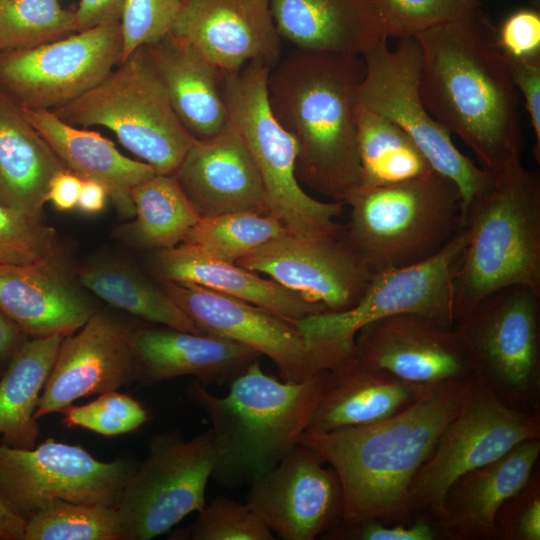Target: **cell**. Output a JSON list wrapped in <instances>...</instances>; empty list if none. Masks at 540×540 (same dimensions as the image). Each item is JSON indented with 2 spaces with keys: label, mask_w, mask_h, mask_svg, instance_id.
<instances>
[{
  "label": "cell",
  "mask_w": 540,
  "mask_h": 540,
  "mask_svg": "<svg viewBox=\"0 0 540 540\" xmlns=\"http://www.w3.org/2000/svg\"><path fill=\"white\" fill-rule=\"evenodd\" d=\"M414 37L422 53L420 95L430 115L484 170L494 174L521 161L519 92L490 16L479 7Z\"/></svg>",
  "instance_id": "obj_1"
},
{
  "label": "cell",
  "mask_w": 540,
  "mask_h": 540,
  "mask_svg": "<svg viewBox=\"0 0 540 540\" xmlns=\"http://www.w3.org/2000/svg\"><path fill=\"white\" fill-rule=\"evenodd\" d=\"M469 379L436 385L402 412L376 423L302 434L299 444L340 479L342 524L415 519L412 483L457 414Z\"/></svg>",
  "instance_id": "obj_2"
},
{
  "label": "cell",
  "mask_w": 540,
  "mask_h": 540,
  "mask_svg": "<svg viewBox=\"0 0 540 540\" xmlns=\"http://www.w3.org/2000/svg\"><path fill=\"white\" fill-rule=\"evenodd\" d=\"M359 55L296 49L268 75L271 110L298 146L300 184L347 204L360 186Z\"/></svg>",
  "instance_id": "obj_3"
},
{
  "label": "cell",
  "mask_w": 540,
  "mask_h": 540,
  "mask_svg": "<svg viewBox=\"0 0 540 540\" xmlns=\"http://www.w3.org/2000/svg\"><path fill=\"white\" fill-rule=\"evenodd\" d=\"M327 373L286 382L265 373L255 360L229 383L224 396L191 381L186 394L207 415L216 446L211 478L234 489L274 468L307 430Z\"/></svg>",
  "instance_id": "obj_4"
},
{
  "label": "cell",
  "mask_w": 540,
  "mask_h": 540,
  "mask_svg": "<svg viewBox=\"0 0 540 540\" xmlns=\"http://www.w3.org/2000/svg\"><path fill=\"white\" fill-rule=\"evenodd\" d=\"M466 244L453 284L454 323L512 285L540 292V177L521 161L493 174L468 203Z\"/></svg>",
  "instance_id": "obj_5"
},
{
  "label": "cell",
  "mask_w": 540,
  "mask_h": 540,
  "mask_svg": "<svg viewBox=\"0 0 540 540\" xmlns=\"http://www.w3.org/2000/svg\"><path fill=\"white\" fill-rule=\"evenodd\" d=\"M347 204L340 236L372 276L435 256L462 228L459 189L435 171L358 191Z\"/></svg>",
  "instance_id": "obj_6"
},
{
  "label": "cell",
  "mask_w": 540,
  "mask_h": 540,
  "mask_svg": "<svg viewBox=\"0 0 540 540\" xmlns=\"http://www.w3.org/2000/svg\"><path fill=\"white\" fill-rule=\"evenodd\" d=\"M271 67L253 62L224 73L222 90L229 123L247 148L263 183L269 214L286 229L306 238L338 236L342 202L307 194L296 176L298 146L274 116L267 90Z\"/></svg>",
  "instance_id": "obj_7"
},
{
  "label": "cell",
  "mask_w": 540,
  "mask_h": 540,
  "mask_svg": "<svg viewBox=\"0 0 540 540\" xmlns=\"http://www.w3.org/2000/svg\"><path fill=\"white\" fill-rule=\"evenodd\" d=\"M118 65L93 89L52 111L74 126L110 129L157 174H173L196 139L176 116L145 47Z\"/></svg>",
  "instance_id": "obj_8"
},
{
  "label": "cell",
  "mask_w": 540,
  "mask_h": 540,
  "mask_svg": "<svg viewBox=\"0 0 540 540\" xmlns=\"http://www.w3.org/2000/svg\"><path fill=\"white\" fill-rule=\"evenodd\" d=\"M465 244L462 227L435 256L373 276L352 308L308 315L296 326L329 370L351 355L356 333L375 320L413 314L452 329L454 276Z\"/></svg>",
  "instance_id": "obj_9"
},
{
  "label": "cell",
  "mask_w": 540,
  "mask_h": 540,
  "mask_svg": "<svg viewBox=\"0 0 540 540\" xmlns=\"http://www.w3.org/2000/svg\"><path fill=\"white\" fill-rule=\"evenodd\" d=\"M472 376L508 406L540 410V292L497 290L453 326Z\"/></svg>",
  "instance_id": "obj_10"
},
{
  "label": "cell",
  "mask_w": 540,
  "mask_h": 540,
  "mask_svg": "<svg viewBox=\"0 0 540 540\" xmlns=\"http://www.w3.org/2000/svg\"><path fill=\"white\" fill-rule=\"evenodd\" d=\"M364 75L358 104L403 130L432 169L452 180L461 195L463 213L471 199L492 180L493 173L462 154L449 134L427 111L420 95L422 53L417 39H398L395 49L383 38L362 54Z\"/></svg>",
  "instance_id": "obj_11"
},
{
  "label": "cell",
  "mask_w": 540,
  "mask_h": 540,
  "mask_svg": "<svg viewBox=\"0 0 540 540\" xmlns=\"http://www.w3.org/2000/svg\"><path fill=\"white\" fill-rule=\"evenodd\" d=\"M216 459L210 428L190 439L177 429L152 435L116 505L122 540H151L201 511Z\"/></svg>",
  "instance_id": "obj_12"
},
{
  "label": "cell",
  "mask_w": 540,
  "mask_h": 540,
  "mask_svg": "<svg viewBox=\"0 0 540 540\" xmlns=\"http://www.w3.org/2000/svg\"><path fill=\"white\" fill-rule=\"evenodd\" d=\"M537 438L540 410L512 408L471 376L457 414L412 483L414 515L428 514L438 520L444 496L458 477Z\"/></svg>",
  "instance_id": "obj_13"
},
{
  "label": "cell",
  "mask_w": 540,
  "mask_h": 540,
  "mask_svg": "<svg viewBox=\"0 0 540 540\" xmlns=\"http://www.w3.org/2000/svg\"><path fill=\"white\" fill-rule=\"evenodd\" d=\"M135 466L123 457L99 461L53 438L29 449L0 443V499L25 521L56 500L116 507Z\"/></svg>",
  "instance_id": "obj_14"
},
{
  "label": "cell",
  "mask_w": 540,
  "mask_h": 540,
  "mask_svg": "<svg viewBox=\"0 0 540 540\" xmlns=\"http://www.w3.org/2000/svg\"><path fill=\"white\" fill-rule=\"evenodd\" d=\"M120 22L34 48L0 52V87L22 108L54 110L97 86L121 61Z\"/></svg>",
  "instance_id": "obj_15"
},
{
  "label": "cell",
  "mask_w": 540,
  "mask_h": 540,
  "mask_svg": "<svg viewBox=\"0 0 540 540\" xmlns=\"http://www.w3.org/2000/svg\"><path fill=\"white\" fill-rule=\"evenodd\" d=\"M159 286L202 334L237 342L267 356L281 380L300 382L327 370L294 321L194 283L159 280Z\"/></svg>",
  "instance_id": "obj_16"
},
{
  "label": "cell",
  "mask_w": 540,
  "mask_h": 540,
  "mask_svg": "<svg viewBox=\"0 0 540 540\" xmlns=\"http://www.w3.org/2000/svg\"><path fill=\"white\" fill-rule=\"evenodd\" d=\"M245 503L283 540L321 538L343 519L337 473L301 444L249 484Z\"/></svg>",
  "instance_id": "obj_17"
},
{
  "label": "cell",
  "mask_w": 540,
  "mask_h": 540,
  "mask_svg": "<svg viewBox=\"0 0 540 540\" xmlns=\"http://www.w3.org/2000/svg\"><path fill=\"white\" fill-rule=\"evenodd\" d=\"M236 264L267 275L326 312L352 308L373 277L340 234L306 238L286 232Z\"/></svg>",
  "instance_id": "obj_18"
},
{
  "label": "cell",
  "mask_w": 540,
  "mask_h": 540,
  "mask_svg": "<svg viewBox=\"0 0 540 540\" xmlns=\"http://www.w3.org/2000/svg\"><path fill=\"white\" fill-rule=\"evenodd\" d=\"M132 328L112 315L95 311L62 340L34 417L60 412L74 401L136 381Z\"/></svg>",
  "instance_id": "obj_19"
},
{
  "label": "cell",
  "mask_w": 540,
  "mask_h": 540,
  "mask_svg": "<svg viewBox=\"0 0 540 540\" xmlns=\"http://www.w3.org/2000/svg\"><path fill=\"white\" fill-rule=\"evenodd\" d=\"M350 358L406 382L423 386L472 376L453 329L413 314L384 317L356 333Z\"/></svg>",
  "instance_id": "obj_20"
},
{
  "label": "cell",
  "mask_w": 540,
  "mask_h": 540,
  "mask_svg": "<svg viewBox=\"0 0 540 540\" xmlns=\"http://www.w3.org/2000/svg\"><path fill=\"white\" fill-rule=\"evenodd\" d=\"M170 34L223 73L280 61L282 38L268 0H182Z\"/></svg>",
  "instance_id": "obj_21"
},
{
  "label": "cell",
  "mask_w": 540,
  "mask_h": 540,
  "mask_svg": "<svg viewBox=\"0 0 540 540\" xmlns=\"http://www.w3.org/2000/svg\"><path fill=\"white\" fill-rule=\"evenodd\" d=\"M173 176L199 217L269 214L258 170L230 123L216 136L196 140Z\"/></svg>",
  "instance_id": "obj_22"
},
{
  "label": "cell",
  "mask_w": 540,
  "mask_h": 540,
  "mask_svg": "<svg viewBox=\"0 0 540 540\" xmlns=\"http://www.w3.org/2000/svg\"><path fill=\"white\" fill-rule=\"evenodd\" d=\"M540 459V438L468 471L448 488L438 524L444 540H500L496 516L502 504L530 480Z\"/></svg>",
  "instance_id": "obj_23"
},
{
  "label": "cell",
  "mask_w": 540,
  "mask_h": 540,
  "mask_svg": "<svg viewBox=\"0 0 540 540\" xmlns=\"http://www.w3.org/2000/svg\"><path fill=\"white\" fill-rule=\"evenodd\" d=\"M130 342L136 381L154 385L180 376H194L205 386L230 383L260 356L237 342L170 327H135Z\"/></svg>",
  "instance_id": "obj_24"
},
{
  "label": "cell",
  "mask_w": 540,
  "mask_h": 540,
  "mask_svg": "<svg viewBox=\"0 0 540 540\" xmlns=\"http://www.w3.org/2000/svg\"><path fill=\"white\" fill-rule=\"evenodd\" d=\"M95 311L67 276L62 256L0 265V312L28 338L68 336Z\"/></svg>",
  "instance_id": "obj_25"
},
{
  "label": "cell",
  "mask_w": 540,
  "mask_h": 540,
  "mask_svg": "<svg viewBox=\"0 0 540 540\" xmlns=\"http://www.w3.org/2000/svg\"><path fill=\"white\" fill-rule=\"evenodd\" d=\"M433 387L403 381L348 357L328 370L321 398L307 430L330 431L388 419L411 406Z\"/></svg>",
  "instance_id": "obj_26"
},
{
  "label": "cell",
  "mask_w": 540,
  "mask_h": 540,
  "mask_svg": "<svg viewBox=\"0 0 540 540\" xmlns=\"http://www.w3.org/2000/svg\"><path fill=\"white\" fill-rule=\"evenodd\" d=\"M22 109L68 170L102 184L121 216L135 215L131 190L157 174L152 166L124 156L109 139L63 121L52 110Z\"/></svg>",
  "instance_id": "obj_27"
},
{
  "label": "cell",
  "mask_w": 540,
  "mask_h": 540,
  "mask_svg": "<svg viewBox=\"0 0 540 540\" xmlns=\"http://www.w3.org/2000/svg\"><path fill=\"white\" fill-rule=\"evenodd\" d=\"M170 104L196 140L219 134L229 123L223 97V72L170 33L144 46Z\"/></svg>",
  "instance_id": "obj_28"
},
{
  "label": "cell",
  "mask_w": 540,
  "mask_h": 540,
  "mask_svg": "<svg viewBox=\"0 0 540 540\" xmlns=\"http://www.w3.org/2000/svg\"><path fill=\"white\" fill-rule=\"evenodd\" d=\"M149 272L158 280L194 283L294 322L326 312L322 306L305 300L270 278H262L236 263L211 258L183 243L154 251Z\"/></svg>",
  "instance_id": "obj_29"
},
{
  "label": "cell",
  "mask_w": 540,
  "mask_h": 540,
  "mask_svg": "<svg viewBox=\"0 0 540 540\" xmlns=\"http://www.w3.org/2000/svg\"><path fill=\"white\" fill-rule=\"evenodd\" d=\"M268 1L280 37L296 49L361 56L387 38L370 0Z\"/></svg>",
  "instance_id": "obj_30"
},
{
  "label": "cell",
  "mask_w": 540,
  "mask_h": 540,
  "mask_svg": "<svg viewBox=\"0 0 540 540\" xmlns=\"http://www.w3.org/2000/svg\"><path fill=\"white\" fill-rule=\"evenodd\" d=\"M67 169L0 87V204L42 216L52 178Z\"/></svg>",
  "instance_id": "obj_31"
},
{
  "label": "cell",
  "mask_w": 540,
  "mask_h": 540,
  "mask_svg": "<svg viewBox=\"0 0 540 540\" xmlns=\"http://www.w3.org/2000/svg\"><path fill=\"white\" fill-rule=\"evenodd\" d=\"M64 337L30 338L9 361L0 379L1 444L21 449L36 446L40 428L34 414Z\"/></svg>",
  "instance_id": "obj_32"
},
{
  "label": "cell",
  "mask_w": 540,
  "mask_h": 540,
  "mask_svg": "<svg viewBox=\"0 0 540 540\" xmlns=\"http://www.w3.org/2000/svg\"><path fill=\"white\" fill-rule=\"evenodd\" d=\"M74 273L82 286L113 307L148 322L202 334L160 286L127 263L92 262L76 267Z\"/></svg>",
  "instance_id": "obj_33"
},
{
  "label": "cell",
  "mask_w": 540,
  "mask_h": 540,
  "mask_svg": "<svg viewBox=\"0 0 540 540\" xmlns=\"http://www.w3.org/2000/svg\"><path fill=\"white\" fill-rule=\"evenodd\" d=\"M135 219L116 229V236L153 251L182 243L199 215L173 174H155L131 190Z\"/></svg>",
  "instance_id": "obj_34"
},
{
  "label": "cell",
  "mask_w": 540,
  "mask_h": 540,
  "mask_svg": "<svg viewBox=\"0 0 540 540\" xmlns=\"http://www.w3.org/2000/svg\"><path fill=\"white\" fill-rule=\"evenodd\" d=\"M356 120L361 169L358 191L398 184L434 171L412 139L385 117L358 104Z\"/></svg>",
  "instance_id": "obj_35"
},
{
  "label": "cell",
  "mask_w": 540,
  "mask_h": 540,
  "mask_svg": "<svg viewBox=\"0 0 540 540\" xmlns=\"http://www.w3.org/2000/svg\"><path fill=\"white\" fill-rule=\"evenodd\" d=\"M286 232V227L272 215L234 212L199 217L182 243L211 258L236 263Z\"/></svg>",
  "instance_id": "obj_36"
},
{
  "label": "cell",
  "mask_w": 540,
  "mask_h": 540,
  "mask_svg": "<svg viewBox=\"0 0 540 540\" xmlns=\"http://www.w3.org/2000/svg\"><path fill=\"white\" fill-rule=\"evenodd\" d=\"M116 507L56 500L31 516L23 540H122Z\"/></svg>",
  "instance_id": "obj_37"
},
{
  "label": "cell",
  "mask_w": 540,
  "mask_h": 540,
  "mask_svg": "<svg viewBox=\"0 0 540 540\" xmlns=\"http://www.w3.org/2000/svg\"><path fill=\"white\" fill-rule=\"evenodd\" d=\"M75 31L59 0H0V52L34 48Z\"/></svg>",
  "instance_id": "obj_38"
},
{
  "label": "cell",
  "mask_w": 540,
  "mask_h": 540,
  "mask_svg": "<svg viewBox=\"0 0 540 540\" xmlns=\"http://www.w3.org/2000/svg\"><path fill=\"white\" fill-rule=\"evenodd\" d=\"M387 38L412 37L481 7L480 0H370Z\"/></svg>",
  "instance_id": "obj_39"
},
{
  "label": "cell",
  "mask_w": 540,
  "mask_h": 540,
  "mask_svg": "<svg viewBox=\"0 0 540 540\" xmlns=\"http://www.w3.org/2000/svg\"><path fill=\"white\" fill-rule=\"evenodd\" d=\"M60 256L56 232L41 217L0 204V265L30 264Z\"/></svg>",
  "instance_id": "obj_40"
},
{
  "label": "cell",
  "mask_w": 540,
  "mask_h": 540,
  "mask_svg": "<svg viewBox=\"0 0 540 540\" xmlns=\"http://www.w3.org/2000/svg\"><path fill=\"white\" fill-rule=\"evenodd\" d=\"M174 538L188 540H274V534L246 503L218 496Z\"/></svg>",
  "instance_id": "obj_41"
},
{
  "label": "cell",
  "mask_w": 540,
  "mask_h": 540,
  "mask_svg": "<svg viewBox=\"0 0 540 540\" xmlns=\"http://www.w3.org/2000/svg\"><path fill=\"white\" fill-rule=\"evenodd\" d=\"M61 423L68 427H80L103 436H117L133 432L149 419L145 407L128 394L117 390L108 391L84 405L65 407Z\"/></svg>",
  "instance_id": "obj_42"
},
{
  "label": "cell",
  "mask_w": 540,
  "mask_h": 540,
  "mask_svg": "<svg viewBox=\"0 0 540 540\" xmlns=\"http://www.w3.org/2000/svg\"><path fill=\"white\" fill-rule=\"evenodd\" d=\"M182 0H125L120 26L121 62L141 47L167 36L178 15Z\"/></svg>",
  "instance_id": "obj_43"
},
{
  "label": "cell",
  "mask_w": 540,
  "mask_h": 540,
  "mask_svg": "<svg viewBox=\"0 0 540 540\" xmlns=\"http://www.w3.org/2000/svg\"><path fill=\"white\" fill-rule=\"evenodd\" d=\"M500 540H540V469L496 516Z\"/></svg>",
  "instance_id": "obj_44"
},
{
  "label": "cell",
  "mask_w": 540,
  "mask_h": 540,
  "mask_svg": "<svg viewBox=\"0 0 540 540\" xmlns=\"http://www.w3.org/2000/svg\"><path fill=\"white\" fill-rule=\"evenodd\" d=\"M325 540H444L435 518L419 514L408 524H386L367 520L352 524H340L324 534Z\"/></svg>",
  "instance_id": "obj_45"
},
{
  "label": "cell",
  "mask_w": 540,
  "mask_h": 540,
  "mask_svg": "<svg viewBox=\"0 0 540 540\" xmlns=\"http://www.w3.org/2000/svg\"><path fill=\"white\" fill-rule=\"evenodd\" d=\"M498 45L508 61L540 59V9L521 8L496 28Z\"/></svg>",
  "instance_id": "obj_46"
},
{
  "label": "cell",
  "mask_w": 540,
  "mask_h": 540,
  "mask_svg": "<svg viewBox=\"0 0 540 540\" xmlns=\"http://www.w3.org/2000/svg\"><path fill=\"white\" fill-rule=\"evenodd\" d=\"M515 85L524 98L534 133L533 156L540 162V59L509 61Z\"/></svg>",
  "instance_id": "obj_47"
},
{
  "label": "cell",
  "mask_w": 540,
  "mask_h": 540,
  "mask_svg": "<svg viewBox=\"0 0 540 540\" xmlns=\"http://www.w3.org/2000/svg\"><path fill=\"white\" fill-rule=\"evenodd\" d=\"M125 0H80L74 11L75 31L120 22Z\"/></svg>",
  "instance_id": "obj_48"
},
{
  "label": "cell",
  "mask_w": 540,
  "mask_h": 540,
  "mask_svg": "<svg viewBox=\"0 0 540 540\" xmlns=\"http://www.w3.org/2000/svg\"><path fill=\"white\" fill-rule=\"evenodd\" d=\"M83 179L65 169L57 173L49 184L47 200L60 211H70L77 206Z\"/></svg>",
  "instance_id": "obj_49"
},
{
  "label": "cell",
  "mask_w": 540,
  "mask_h": 540,
  "mask_svg": "<svg viewBox=\"0 0 540 540\" xmlns=\"http://www.w3.org/2000/svg\"><path fill=\"white\" fill-rule=\"evenodd\" d=\"M22 331L0 312V370L27 340Z\"/></svg>",
  "instance_id": "obj_50"
},
{
  "label": "cell",
  "mask_w": 540,
  "mask_h": 540,
  "mask_svg": "<svg viewBox=\"0 0 540 540\" xmlns=\"http://www.w3.org/2000/svg\"><path fill=\"white\" fill-rule=\"evenodd\" d=\"M107 197V190L102 184L83 180L76 207L84 213L95 214L104 208Z\"/></svg>",
  "instance_id": "obj_51"
},
{
  "label": "cell",
  "mask_w": 540,
  "mask_h": 540,
  "mask_svg": "<svg viewBox=\"0 0 540 540\" xmlns=\"http://www.w3.org/2000/svg\"><path fill=\"white\" fill-rule=\"evenodd\" d=\"M25 524L0 499V540H23Z\"/></svg>",
  "instance_id": "obj_52"
}]
</instances>
